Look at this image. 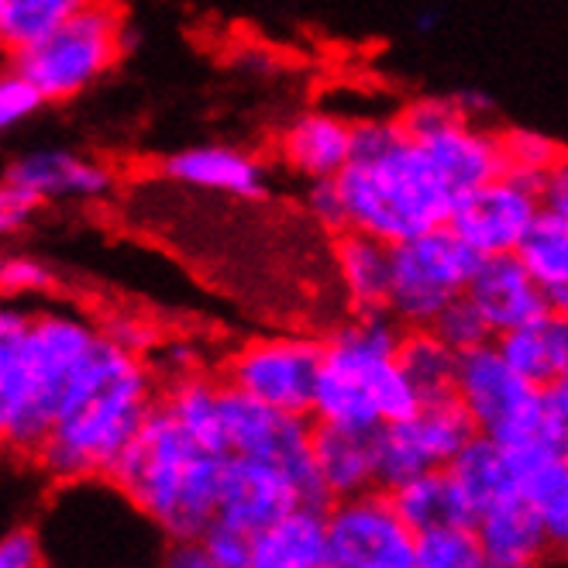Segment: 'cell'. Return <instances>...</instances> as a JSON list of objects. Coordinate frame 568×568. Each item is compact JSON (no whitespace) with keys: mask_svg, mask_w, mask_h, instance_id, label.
Returning a JSON list of instances; mask_svg holds the SVG:
<instances>
[{"mask_svg":"<svg viewBox=\"0 0 568 568\" xmlns=\"http://www.w3.org/2000/svg\"><path fill=\"white\" fill-rule=\"evenodd\" d=\"M162 396L145 355L100 334L73 373L55 424L31 465L55 486L108 479Z\"/></svg>","mask_w":568,"mask_h":568,"instance_id":"obj_1","label":"cell"},{"mask_svg":"<svg viewBox=\"0 0 568 568\" xmlns=\"http://www.w3.org/2000/svg\"><path fill=\"white\" fill-rule=\"evenodd\" d=\"M100 338V324L80 311H0V438L31 462L45 445L73 373Z\"/></svg>","mask_w":568,"mask_h":568,"instance_id":"obj_2","label":"cell"},{"mask_svg":"<svg viewBox=\"0 0 568 568\" xmlns=\"http://www.w3.org/2000/svg\"><path fill=\"white\" fill-rule=\"evenodd\" d=\"M338 186L348 227L389 245L448 224L458 200L424 142L410 139L396 114L355 121V152Z\"/></svg>","mask_w":568,"mask_h":568,"instance_id":"obj_3","label":"cell"},{"mask_svg":"<svg viewBox=\"0 0 568 568\" xmlns=\"http://www.w3.org/2000/svg\"><path fill=\"white\" fill-rule=\"evenodd\" d=\"M224 465L227 452L196 442L159 399L108 479L165 534V541H180L204 538L214 524Z\"/></svg>","mask_w":568,"mask_h":568,"instance_id":"obj_4","label":"cell"},{"mask_svg":"<svg viewBox=\"0 0 568 568\" xmlns=\"http://www.w3.org/2000/svg\"><path fill=\"white\" fill-rule=\"evenodd\" d=\"M399 338L404 324L393 314H348V321L331 327L311 417L317 424L376 430L417 414L424 396L396 358Z\"/></svg>","mask_w":568,"mask_h":568,"instance_id":"obj_5","label":"cell"},{"mask_svg":"<svg viewBox=\"0 0 568 568\" xmlns=\"http://www.w3.org/2000/svg\"><path fill=\"white\" fill-rule=\"evenodd\" d=\"M131 39L135 28H128L114 0H93L87 11L8 59L42 90L45 104H70L114 70Z\"/></svg>","mask_w":568,"mask_h":568,"instance_id":"obj_6","label":"cell"},{"mask_svg":"<svg viewBox=\"0 0 568 568\" xmlns=\"http://www.w3.org/2000/svg\"><path fill=\"white\" fill-rule=\"evenodd\" d=\"M483 255L448 224L393 245L389 314L404 327H430L452 300L469 293Z\"/></svg>","mask_w":568,"mask_h":568,"instance_id":"obj_7","label":"cell"},{"mask_svg":"<svg viewBox=\"0 0 568 568\" xmlns=\"http://www.w3.org/2000/svg\"><path fill=\"white\" fill-rule=\"evenodd\" d=\"M455 396L465 404L476 430L504 445L541 438V386L520 376L496 342L465 352L458 362Z\"/></svg>","mask_w":568,"mask_h":568,"instance_id":"obj_8","label":"cell"},{"mask_svg":"<svg viewBox=\"0 0 568 568\" xmlns=\"http://www.w3.org/2000/svg\"><path fill=\"white\" fill-rule=\"evenodd\" d=\"M321 358L324 338L317 342L304 338V334H262L224 358L221 379L276 410L311 417Z\"/></svg>","mask_w":568,"mask_h":568,"instance_id":"obj_9","label":"cell"},{"mask_svg":"<svg viewBox=\"0 0 568 568\" xmlns=\"http://www.w3.org/2000/svg\"><path fill=\"white\" fill-rule=\"evenodd\" d=\"M331 568H417V530L376 486L327 504Z\"/></svg>","mask_w":568,"mask_h":568,"instance_id":"obj_10","label":"cell"},{"mask_svg":"<svg viewBox=\"0 0 568 568\" xmlns=\"http://www.w3.org/2000/svg\"><path fill=\"white\" fill-rule=\"evenodd\" d=\"M476 420L458 396L424 399L420 410L376 430L379 486L393 489L427 469H445L476 438Z\"/></svg>","mask_w":568,"mask_h":568,"instance_id":"obj_11","label":"cell"},{"mask_svg":"<svg viewBox=\"0 0 568 568\" xmlns=\"http://www.w3.org/2000/svg\"><path fill=\"white\" fill-rule=\"evenodd\" d=\"M545 200L541 186L514 173H499L489 183L462 193L448 227L458 239L469 242L483 258L486 255H510L520 252L524 239L530 235L534 221L541 217Z\"/></svg>","mask_w":568,"mask_h":568,"instance_id":"obj_12","label":"cell"},{"mask_svg":"<svg viewBox=\"0 0 568 568\" xmlns=\"http://www.w3.org/2000/svg\"><path fill=\"white\" fill-rule=\"evenodd\" d=\"M300 504L307 499L283 465L252 455H227L214 524L248 534L255 541V534L283 520Z\"/></svg>","mask_w":568,"mask_h":568,"instance_id":"obj_13","label":"cell"},{"mask_svg":"<svg viewBox=\"0 0 568 568\" xmlns=\"http://www.w3.org/2000/svg\"><path fill=\"white\" fill-rule=\"evenodd\" d=\"M4 183L24 190L42 207L49 204H100L118 186V176L108 162L70 149H39L18 155Z\"/></svg>","mask_w":568,"mask_h":568,"instance_id":"obj_14","label":"cell"},{"mask_svg":"<svg viewBox=\"0 0 568 568\" xmlns=\"http://www.w3.org/2000/svg\"><path fill=\"white\" fill-rule=\"evenodd\" d=\"M159 176L200 193H224L231 200H265L273 190V170L258 155L231 145H193L165 155Z\"/></svg>","mask_w":568,"mask_h":568,"instance_id":"obj_15","label":"cell"},{"mask_svg":"<svg viewBox=\"0 0 568 568\" xmlns=\"http://www.w3.org/2000/svg\"><path fill=\"white\" fill-rule=\"evenodd\" d=\"M355 152V121L331 108L296 114L276 139V159L296 180L338 176Z\"/></svg>","mask_w":568,"mask_h":568,"instance_id":"obj_16","label":"cell"},{"mask_svg":"<svg viewBox=\"0 0 568 568\" xmlns=\"http://www.w3.org/2000/svg\"><path fill=\"white\" fill-rule=\"evenodd\" d=\"M469 296H473V304L483 311V317L489 321L496 338L520 327V324L545 317L548 311H555L545 286L534 280V273L527 270L517 252L486 255L476 270Z\"/></svg>","mask_w":568,"mask_h":568,"instance_id":"obj_17","label":"cell"},{"mask_svg":"<svg viewBox=\"0 0 568 568\" xmlns=\"http://www.w3.org/2000/svg\"><path fill=\"white\" fill-rule=\"evenodd\" d=\"M334 276L345 293L348 314H389L393 300V245L365 235V231H342L331 245Z\"/></svg>","mask_w":568,"mask_h":568,"instance_id":"obj_18","label":"cell"},{"mask_svg":"<svg viewBox=\"0 0 568 568\" xmlns=\"http://www.w3.org/2000/svg\"><path fill=\"white\" fill-rule=\"evenodd\" d=\"M476 530L483 541L486 568H530L541 565L555 551L538 510L530 507L524 493H510L489 504L476 517Z\"/></svg>","mask_w":568,"mask_h":568,"instance_id":"obj_19","label":"cell"},{"mask_svg":"<svg viewBox=\"0 0 568 568\" xmlns=\"http://www.w3.org/2000/svg\"><path fill=\"white\" fill-rule=\"evenodd\" d=\"M417 142H424L434 165H438L442 176L448 180V186L458 196L489 183L499 173H507L504 139H499V131H489L476 118H465V121L438 131V135L417 139Z\"/></svg>","mask_w":568,"mask_h":568,"instance_id":"obj_20","label":"cell"},{"mask_svg":"<svg viewBox=\"0 0 568 568\" xmlns=\"http://www.w3.org/2000/svg\"><path fill=\"white\" fill-rule=\"evenodd\" d=\"M376 430H355L314 420V465L331 499L379 486Z\"/></svg>","mask_w":568,"mask_h":568,"instance_id":"obj_21","label":"cell"},{"mask_svg":"<svg viewBox=\"0 0 568 568\" xmlns=\"http://www.w3.org/2000/svg\"><path fill=\"white\" fill-rule=\"evenodd\" d=\"M252 568H331L327 507L300 504L283 520L255 534Z\"/></svg>","mask_w":568,"mask_h":568,"instance_id":"obj_22","label":"cell"},{"mask_svg":"<svg viewBox=\"0 0 568 568\" xmlns=\"http://www.w3.org/2000/svg\"><path fill=\"white\" fill-rule=\"evenodd\" d=\"M396 510L404 514V520L420 534L442 524H476L479 510L473 504V496L465 493L458 476L448 469H427L407 483H399L389 489Z\"/></svg>","mask_w":568,"mask_h":568,"instance_id":"obj_23","label":"cell"},{"mask_svg":"<svg viewBox=\"0 0 568 568\" xmlns=\"http://www.w3.org/2000/svg\"><path fill=\"white\" fill-rule=\"evenodd\" d=\"M496 348L530 383H558L568 376V314L548 311L538 321L499 334Z\"/></svg>","mask_w":568,"mask_h":568,"instance_id":"obj_24","label":"cell"},{"mask_svg":"<svg viewBox=\"0 0 568 568\" xmlns=\"http://www.w3.org/2000/svg\"><path fill=\"white\" fill-rule=\"evenodd\" d=\"M448 469L458 476L465 493L473 496L479 514L489 504H496V499L520 493L514 462H510V448L496 438H486V434H476V438L458 452V458L448 465Z\"/></svg>","mask_w":568,"mask_h":568,"instance_id":"obj_25","label":"cell"},{"mask_svg":"<svg viewBox=\"0 0 568 568\" xmlns=\"http://www.w3.org/2000/svg\"><path fill=\"white\" fill-rule=\"evenodd\" d=\"M396 358L424 399L455 396L462 352H455L434 327H404Z\"/></svg>","mask_w":568,"mask_h":568,"instance_id":"obj_26","label":"cell"},{"mask_svg":"<svg viewBox=\"0 0 568 568\" xmlns=\"http://www.w3.org/2000/svg\"><path fill=\"white\" fill-rule=\"evenodd\" d=\"M517 255L534 273V280L545 286L551 307L568 314V221L541 211Z\"/></svg>","mask_w":568,"mask_h":568,"instance_id":"obj_27","label":"cell"},{"mask_svg":"<svg viewBox=\"0 0 568 568\" xmlns=\"http://www.w3.org/2000/svg\"><path fill=\"white\" fill-rule=\"evenodd\" d=\"M159 399L196 442L224 452V442H221V379H214L207 373L173 379V383L162 386Z\"/></svg>","mask_w":568,"mask_h":568,"instance_id":"obj_28","label":"cell"},{"mask_svg":"<svg viewBox=\"0 0 568 568\" xmlns=\"http://www.w3.org/2000/svg\"><path fill=\"white\" fill-rule=\"evenodd\" d=\"M90 4L93 0H0V45L8 55H14L87 11Z\"/></svg>","mask_w":568,"mask_h":568,"instance_id":"obj_29","label":"cell"},{"mask_svg":"<svg viewBox=\"0 0 568 568\" xmlns=\"http://www.w3.org/2000/svg\"><path fill=\"white\" fill-rule=\"evenodd\" d=\"M520 493L530 499V507L538 510L555 551L568 558V462L565 455L548 458L530 476H524Z\"/></svg>","mask_w":568,"mask_h":568,"instance_id":"obj_30","label":"cell"},{"mask_svg":"<svg viewBox=\"0 0 568 568\" xmlns=\"http://www.w3.org/2000/svg\"><path fill=\"white\" fill-rule=\"evenodd\" d=\"M417 568H486L476 524H442L420 530Z\"/></svg>","mask_w":568,"mask_h":568,"instance_id":"obj_31","label":"cell"},{"mask_svg":"<svg viewBox=\"0 0 568 568\" xmlns=\"http://www.w3.org/2000/svg\"><path fill=\"white\" fill-rule=\"evenodd\" d=\"M504 139V159H507V173L524 176L530 183H545L548 170L558 162V155L565 152L561 145H555L541 131H527V128H510L499 131Z\"/></svg>","mask_w":568,"mask_h":568,"instance_id":"obj_32","label":"cell"},{"mask_svg":"<svg viewBox=\"0 0 568 568\" xmlns=\"http://www.w3.org/2000/svg\"><path fill=\"white\" fill-rule=\"evenodd\" d=\"M434 331L442 334V338L455 348V352H473L479 345H489L496 342V334L489 327V321L483 317V311L473 304V296L469 293H462L458 300H452V304L434 317L430 324Z\"/></svg>","mask_w":568,"mask_h":568,"instance_id":"obj_33","label":"cell"},{"mask_svg":"<svg viewBox=\"0 0 568 568\" xmlns=\"http://www.w3.org/2000/svg\"><path fill=\"white\" fill-rule=\"evenodd\" d=\"M0 290H4L8 300H36V296H49L55 290V273L52 265L24 255V252H11L0 262Z\"/></svg>","mask_w":568,"mask_h":568,"instance_id":"obj_34","label":"cell"},{"mask_svg":"<svg viewBox=\"0 0 568 568\" xmlns=\"http://www.w3.org/2000/svg\"><path fill=\"white\" fill-rule=\"evenodd\" d=\"M396 118L410 139H430V135H438V131H445L465 118H473V114L462 108L458 97H417Z\"/></svg>","mask_w":568,"mask_h":568,"instance_id":"obj_35","label":"cell"},{"mask_svg":"<svg viewBox=\"0 0 568 568\" xmlns=\"http://www.w3.org/2000/svg\"><path fill=\"white\" fill-rule=\"evenodd\" d=\"M45 108L42 90L31 83L21 70L8 65V73L0 77V128L24 124L28 118H36Z\"/></svg>","mask_w":568,"mask_h":568,"instance_id":"obj_36","label":"cell"},{"mask_svg":"<svg viewBox=\"0 0 568 568\" xmlns=\"http://www.w3.org/2000/svg\"><path fill=\"white\" fill-rule=\"evenodd\" d=\"M304 211L311 214L314 224H321L331 235H342L348 231V211H345V196L338 186V176H327V180H307L304 183Z\"/></svg>","mask_w":568,"mask_h":568,"instance_id":"obj_37","label":"cell"},{"mask_svg":"<svg viewBox=\"0 0 568 568\" xmlns=\"http://www.w3.org/2000/svg\"><path fill=\"white\" fill-rule=\"evenodd\" d=\"M97 324H100V334H108V338L118 342L121 348L135 352V355H145V358L165 338V334H159V327L152 321L139 317V314H128V311H114V314H108L104 321H97Z\"/></svg>","mask_w":568,"mask_h":568,"instance_id":"obj_38","label":"cell"},{"mask_svg":"<svg viewBox=\"0 0 568 568\" xmlns=\"http://www.w3.org/2000/svg\"><path fill=\"white\" fill-rule=\"evenodd\" d=\"M49 561L45 538L39 527L18 524L0 538V568H39Z\"/></svg>","mask_w":568,"mask_h":568,"instance_id":"obj_39","label":"cell"},{"mask_svg":"<svg viewBox=\"0 0 568 568\" xmlns=\"http://www.w3.org/2000/svg\"><path fill=\"white\" fill-rule=\"evenodd\" d=\"M200 541H204L214 568H252V538L248 534H239L224 524H211Z\"/></svg>","mask_w":568,"mask_h":568,"instance_id":"obj_40","label":"cell"},{"mask_svg":"<svg viewBox=\"0 0 568 568\" xmlns=\"http://www.w3.org/2000/svg\"><path fill=\"white\" fill-rule=\"evenodd\" d=\"M149 365L155 369L162 386L173 383V379H186V376L204 373L200 369V352L183 338H162V345L149 355Z\"/></svg>","mask_w":568,"mask_h":568,"instance_id":"obj_41","label":"cell"},{"mask_svg":"<svg viewBox=\"0 0 568 568\" xmlns=\"http://www.w3.org/2000/svg\"><path fill=\"white\" fill-rule=\"evenodd\" d=\"M541 424L545 438H551L555 445L568 442V376L541 386Z\"/></svg>","mask_w":568,"mask_h":568,"instance_id":"obj_42","label":"cell"},{"mask_svg":"<svg viewBox=\"0 0 568 568\" xmlns=\"http://www.w3.org/2000/svg\"><path fill=\"white\" fill-rule=\"evenodd\" d=\"M42 211L39 200H31L24 190L4 183L0 186V231L11 239V235H21V231L36 221V214Z\"/></svg>","mask_w":568,"mask_h":568,"instance_id":"obj_43","label":"cell"},{"mask_svg":"<svg viewBox=\"0 0 568 568\" xmlns=\"http://www.w3.org/2000/svg\"><path fill=\"white\" fill-rule=\"evenodd\" d=\"M541 200H545V211L568 221V152H561L558 162L548 170L541 183Z\"/></svg>","mask_w":568,"mask_h":568,"instance_id":"obj_44","label":"cell"},{"mask_svg":"<svg viewBox=\"0 0 568 568\" xmlns=\"http://www.w3.org/2000/svg\"><path fill=\"white\" fill-rule=\"evenodd\" d=\"M162 561L173 568H214L211 555L200 538H180V541H165L162 548Z\"/></svg>","mask_w":568,"mask_h":568,"instance_id":"obj_45","label":"cell"},{"mask_svg":"<svg viewBox=\"0 0 568 568\" xmlns=\"http://www.w3.org/2000/svg\"><path fill=\"white\" fill-rule=\"evenodd\" d=\"M561 455H565V462H568V442L561 445Z\"/></svg>","mask_w":568,"mask_h":568,"instance_id":"obj_46","label":"cell"}]
</instances>
